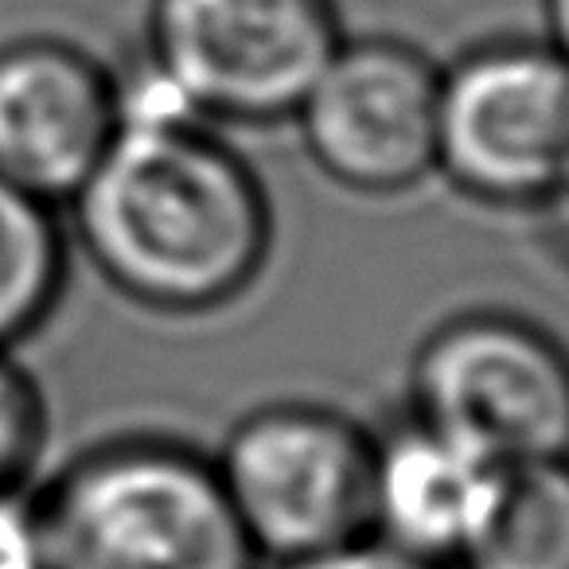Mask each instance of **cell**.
I'll return each mask as SVG.
<instances>
[{
    "label": "cell",
    "instance_id": "9a60e30c",
    "mask_svg": "<svg viewBox=\"0 0 569 569\" xmlns=\"http://www.w3.org/2000/svg\"><path fill=\"white\" fill-rule=\"evenodd\" d=\"M538 207H542V214H546V234H550L553 246L569 258V164L558 172L550 191L538 199Z\"/></svg>",
    "mask_w": 569,
    "mask_h": 569
},
{
    "label": "cell",
    "instance_id": "8992f818",
    "mask_svg": "<svg viewBox=\"0 0 569 569\" xmlns=\"http://www.w3.org/2000/svg\"><path fill=\"white\" fill-rule=\"evenodd\" d=\"M569 164V63L553 43L491 40L441 71L437 172L480 203H538Z\"/></svg>",
    "mask_w": 569,
    "mask_h": 569
},
{
    "label": "cell",
    "instance_id": "277c9868",
    "mask_svg": "<svg viewBox=\"0 0 569 569\" xmlns=\"http://www.w3.org/2000/svg\"><path fill=\"white\" fill-rule=\"evenodd\" d=\"M348 40L336 0H152L149 59L211 126L293 118Z\"/></svg>",
    "mask_w": 569,
    "mask_h": 569
},
{
    "label": "cell",
    "instance_id": "6da1fadb",
    "mask_svg": "<svg viewBox=\"0 0 569 569\" xmlns=\"http://www.w3.org/2000/svg\"><path fill=\"white\" fill-rule=\"evenodd\" d=\"M67 207L98 273L133 305L168 317L238 301L273 242L258 172L203 118L118 126Z\"/></svg>",
    "mask_w": 569,
    "mask_h": 569
},
{
    "label": "cell",
    "instance_id": "ba28073f",
    "mask_svg": "<svg viewBox=\"0 0 569 569\" xmlns=\"http://www.w3.org/2000/svg\"><path fill=\"white\" fill-rule=\"evenodd\" d=\"M118 137V82L63 40L0 48V180L71 203Z\"/></svg>",
    "mask_w": 569,
    "mask_h": 569
},
{
    "label": "cell",
    "instance_id": "8fae6325",
    "mask_svg": "<svg viewBox=\"0 0 569 569\" xmlns=\"http://www.w3.org/2000/svg\"><path fill=\"white\" fill-rule=\"evenodd\" d=\"M465 569H569V465H522L460 561Z\"/></svg>",
    "mask_w": 569,
    "mask_h": 569
},
{
    "label": "cell",
    "instance_id": "5bb4252c",
    "mask_svg": "<svg viewBox=\"0 0 569 569\" xmlns=\"http://www.w3.org/2000/svg\"><path fill=\"white\" fill-rule=\"evenodd\" d=\"M277 569H437V566H429V561L382 542L379 535H363V538H356V542L332 546V550L277 561Z\"/></svg>",
    "mask_w": 569,
    "mask_h": 569
},
{
    "label": "cell",
    "instance_id": "30bf717a",
    "mask_svg": "<svg viewBox=\"0 0 569 569\" xmlns=\"http://www.w3.org/2000/svg\"><path fill=\"white\" fill-rule=\"evenodd\" d=\"M67 281V242L56 207L0 180V351L51 317Z\"/></svg>",
    "mask_w": 569,
    "mask_h": 569
},
{
    "label": "cell",
    "instance_id": "7c38bea8",
    "mask_svg": "<svg viewBox=\"0 0 569 569\" xmlns=\"http://www.w3.org/2000/svg\"><path fill=\"white\" fill-rule=\"evenodd\" d=\"M48 437V406L36 379L0 351V491H20Z\"/></svg>",
    "mask_w": 569,
    "mask_h": 569
},
{
    "label": "cell",
    "instance_id": "7a4b0ae2",
    "mask_svg": "<svg viewBox=\"0 0 569 569\" xmlns=\"http://www.w3.org/2000/svg\"><path fill=\"white\" fill-rule=\"evenodd\" d=\"M48 569H258L214 460L172 441L82 452L36 499Z\"/></svg>",
    "mask_w": 569,
    "mask_h": 569
},
{
    "label": "cell",
    "instance_id": "4fadbf2b",
    "mask_svg": "<svg viewBox=\"0 0 569 569\" xmlns=\"http://www.w3.org/2000/svg\"><path fill=\"white\" fill-rule=\"evenodd\" d=\"M0 569H48L40 515L20 491H0Z\"/></svg>",
    "mask_w": 569,
    "mask_h": 569
},
{
    "label": "cell",
    "instance_id": "5b68a950",
    "mask_svg": "<svg viewBox=\"0 0 569 569\" xmlns=\"http://www.w3.org/2000/svg\"><path fill=\"white\" fill-rule=\"evenodd\" d=\"M413 413L503 468L566 460L569 351L511 312H468L421 343Z\"/></svg>",
    "mask_w": 569,
    "mask_h": 569
},
{
    "label": "cell",
    "instance_id": "52a82bcc",
    "mask_svg": "<svg viewBox=\"0 0 569 569\" xmlns=\"http://www.w3.org/2000/svg\"><path fill=\"white\" fill-rule=\"evenodd\" d=\"M441 67L387 36L343 40L293 113L305 149L340 188L398 196L437 172Z\"/></svg>",
    "mask_w": 569,
    "mask_h": 569
},
{
    "label": "cell",
    "instance_id": "9c48e42d",
    "mask_svg": "<svg viewBox=\"0 0 569 569\" xmlns=\"http://www.w3.org/2000/svg\"><path fill=\"white\" fill-rule=\"evenodd\" d=\"M507 472L476 445L413 413L375 437L371 530L437 569L460 566L496 515Z\"/></svg>",
    "mask_w": 569,
    "mask_h": 569
},
{
    "label": "cell",
    "instance_id": "2e32d148",
    "mask_svg": "<svg viewBox=\"0 0 569 569\" xmlns=\"http://www.w3.org/2000/svg\"><path fill=\"white\" fill-rule=\"evenodd\" d=\"M546 28H550V43L561 59L569 63V0H542Z\"/></svg>",
    "mask_w": 569,
    "mask_h": 569
},
{
    "label": "cell",
    "instance_id": "e0dca14e",
    "mask_svg": "<svg viewBox=\"0 0 569 569\" xmlns=\"http://www.w3.org/2000/svg\"><path fill=\"white\" fill-rule=\"evenodd\" d=\"M566 460H569V457H566Z\"/></svg>",
    "mask_w": 569,
    "mask_h": 569
},
{
    "label": "cell",
    "instance_id": "3957f363",
    "mask_svg": "<svg viewBox=\"0 0 569 569\" xmlns=\"http://www.w3.org/2000/svg\"><path fill=\"white\" fill-rule=\"evenodd\" d=\"M214 472L258 558L289 561L371 535L375 437L328 406L246 413Z\"/></svg>",
    "mask_w": 569,
    "mask_h": 569
}]
</instances>
